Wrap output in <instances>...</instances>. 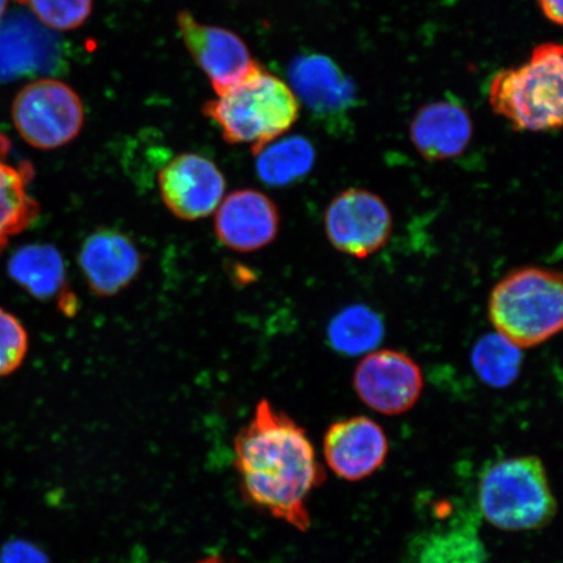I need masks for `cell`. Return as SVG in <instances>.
<instances>
[{
	"instance_id": "6da1fadb",
	"label": "cell",
	"mask_w": 563,
	"mask_h": 563,
	"mask_svg": "<svg viewBox=\"0 0 563 563\" xmlns=\"http://www.w3.org/2000/svg\"><path fill=\"white\" fill-rule=\"evenodd\" d=\"M234 453L244 497L282 522L308 531V497L325 473L306 429L269 400H260L235 438Z\"/></svg>"
},
{
	"instance_id": "7a4b0ae2",
	"label": "cell",
	"mask_w": 563,
	"mask_h": 563,
	"mask_svg": "<svg viewBox=\"0 0 563 563\" xmlns=\"http://www.w3.org/2000/svg\"><path fill=\"white\" fill-rule=\"evenodd\" d=\"M229 144L250 145L253 154L297 123L300 103L290 86L260 66L227 93L202 108Z\"/></svg>"
},
{
	"instance_id": "3957f363",
	"label": "cell",
	"mask_w": 563,
	"mask_h": 563,
	"mask_svg": "<svg viewBox=\"0 0 563 563\" xmlns=\"http://www.w3.org/2000/svg\"><path fill=\"white\" fill-rule=\"evenodd\" d=\"M488 316L496 333L519 349L540 346L563 325L561 273L538 266L512 271L493 287Z\"/></svg>"
},
{
	"instance_id": "277c9868",
	"label": "cell",
	"mask_w": 563,
	"mask_h": 563,
	"mask_svg": "<svg viewBox=\"0 0 563 563\" xmlns=\"http://www.w3.org/2000/svg\"><path fill=\"white\" fill-rule=\"evenodd\" d=\"M562 46L548 42L534 47L517 68L499 70L489 86V103L514 130L547 132L563 119Z\"/></svg>"
},
{
	"instance_id": "5b68a950",
	"label": "cell",
	"mask_w": 563,
	"mask_h": 563,
	"mask_svg": "<svg viewBox=\"0 0 563 563\" xmlns=\"http://www.w3.org/2000/svg\"><path fill=\"white\" fill-rule=\"evenodd\" d=\"M478 508L488 523L508 532L540 530L553 522L558 499L543 461L523 455L489 464L478 484Z\"/></svg>"
},
{
	"instance_id": "8992f818",
	"label": "cell",
	"mask_w": 563,
	"mask_h": 563,
	"mask_svg": "<svg viewBox=\"0 0 563 563\" xmlns=\"http://www.w3.org/2000/svg\"><path fill=\"white\" fill-rule=\"evenodd\" d=\"M11 117L21 139L41 151H54L73 143L86 121L79 95L52 77L21 88L13 98Z\"/></svg>"
},
{
	"instance_id": "52a82bcc",
	"label": "cell",
	"mask_w": 563,
	"mask_h": 563,
	"mask_svg": "<svg viewBox=\"0 0 563 563\" xmlns=\"http://www.w3.org/2000/svg\"><path fill=\"white\" fill-rule=\"evenodd\" d=\"M323 223L330 244L358 260L383 250L394 228L391 210L383 197L363 188H349L336 195L327 208Z\"/></svg>"
},
{
	"instance_id": "ba28073f",
	"label": "cell",
	"mask_w": 563,
	"mask_h": 563,
	"mask_svg": "<svg viewBox=\"0 0 563 563\" xmlns=\"http://www.w3.org/2000/svg\"><path fill=\"white\" fill-rule=\"evenodd\" d=\"M354 389L371 410L397 417L412 410L424 389L419 364L402 351H372L357 364Z\"/></svg>"
},
{
	"instance_id": "9c48e42d",
	"label": "cell",
	"mask_w": 563,
	"mask_h": 563,
	"mask_svg": "<svg viewBox=\"0 0 563 563\" xmlns=\"http://www.w3.org/2000/svg\"><path fill=\"white\" fill-rule=\"evenodd\" d=\"M176 23L183 44L207 75L217 96L227 93L262 66L236 33L201 24L187 11L178 13Z\"/></svg>"
},
{
	"instance_id": "30bf717a",
	"label": "cell",
	"mask_w": 563,
	"mask_h": 563,
	"mask_svg": "<svg viewBox=\"0 0 563 563\" xmlns=\"http://www.w3.org/2000/svg\"><path fill=\"white\" fill-rule=\"evenodd\" d=\"M162 201L175 217L197 221L213 214L224 199L227 179L213 161L200 154L176 156L158 175Z\"/></svg>"
},
{
	"instance_id": "8fae6325",
	"label": "cell",
	"mask_w": 563,
	"mask_h": 563,
	"mask_svg": "<svg viewBox=\"0 0 563 563\" xmlns=\"http://www.w3.org/2000/svg\"><path fill=\"white\" fill-rule=\"evenodd\" d=\"M62 63L58 35L30 13L16 10L0 20V82L51 75Z\"/></svg>"
},
{
	"instance_id": "7c38bea8",
	"label": "cell",
	"mask_w": 563,
	"mask_h": 563,
	"mask_svg": "<svg viewBox=\"0 0 563 563\" xmlns=\"http://www.w3.org/2000/svg\"><path fill=\"white\" fill-rule=\"evenodd\" d=\"M288 80L299 103L323 121L349 115L357 103L355 82L327 55L295 56L288 68Z\"/></svg>"
},
{
	"instance_id": "4fadbf2b",
	"label": "cell",
	"mask_w": 563,
	"mask_h": 563,
	"mask_svg": "<svg viewBox=\"0 0 563 563\" xmlns=\"http://www.w3.org/2000/svg\"><path fill=\"white\" fill-rule=\"evenodd\" d=\"M389 440L382 426L365 417L338 420L323 438L328 467L347 482H361L383 467Z\"/></svg>"
},
{
	"instance_id": "5bb4252c",
	"label": "cell",
	"mask_w": 563,
	"mask_h": 563,
	"mask_svg": "<svg viewBox=\"0 0 563 563\" xmlns=\"http://www.w3.org/2000/svg\"><path fill=\"white\" fill-rule=\"evenodd\" d=\"M280 216L276 202L256 189H239L216 210L214 230L228 249L250 253L276 241Z\"/></svg>"
},
{
	"instance_id": "9a60e30c",
	"label": "cell",
	"mask_w": 563,
	"mask_h": 563,
	"mask_svg": "<svg viewBox=\"0 0 563 563\" xmlns=\"http://www.w3.org/2000/svg\"><path fill=\"white\" fill-rule=\"evenodd\" d=\"M79 265L90 290L98 297L109 298L136 279L143 267V255L123 232L102 229L82 243Z\"/></svg>"
},
{
	"instance_id": "2e32d148",
	"label": "cell",
	"mask_w": 563,
	"mask_h": 563,
	"mask_svg": "<svg viewBox=\"0 0 563 563\" xmlns=\"http://www.w3.org/2000/svg\"><path fill=\"white\" fill-rule=\"evenodd\" d=\"M474 135L473 119L464 106L440 101L421 108L412 119L410 139L421 157L440 162L462 156Z\"/></svg>"
},
{
	"instance_id": "e0dca14e",
	"label": "cell",
	"mask_w": 563,
	"mask_h": 563,
	"mask_svg": "<svg viewBox=\"0 0 563 563\" xmlns=\"http://www.w3.org/2000/svg\"><path fill=\"white\" fill-rule=\"evenodd\" d=\"M7 272L13 282L41 301H56L60 311L74 314L79 307L67 284L65 260L52 244H27L12 253Z\"/></svg>"
},
{
	"instance_id": "ac0fdd59",
	"label": "cell",
	"mask_w": 563,
	"mask_h": 563,
	"mask_svg": "<svg viewBox=\"0 0 563 563\" xmlns=\"http://www.w3.org/2000/svg\"><path fill=\"white\" fill-rule=\"evenodd\" d=\"M9 153V140L0 136V253L11 238L30 228L40 216V206L26 189L33 176L32 166L24 162L11 164L7 161Z\"/></svg>"
},
{
	"instance_id": "d6986e66",
	"label": "cell",
	"mask_w": 563,
	"mask_h": 563,
	"mask_svg": "<svg viewBox=\"0 0 563 563\" xmlns=\"http://www.w3.org/2000/svg\"><path fill=\"white\" fill-rule=\"evenodd\" d=\"M256 173L264 185L282 188L295 185L312 172L314 146L306 137H279L253 154Z\"/></svg>"
},
{
	"instance_id": "ffe728a7",
	"label": "cell",
	"mask_w": 563,
	"mask_h": 563,
	"mask_svg": "<svg viewBox=\"0 0 563 563\" xmlns=\"http://www.w3.org/2000/svg\"><path fill=\"white\" fill-rule=\"evenodd\" d=\"M415 553L417 563H487L475 520L464 519L452 527L422 537Z\"/></svg>"
},
{
	"instance_id": "44dd1931",
	"label": "cell",
	"mask_w": 563,
	"mask_h": 563,
	"mask_svg": "<svg viewBox=\"0 0 563 563\" xmlns=\"http://www.w3.org/2000/svg\"><path fill=\"white\" fill-rule=\"evenodd\" d=\"M385 327L382 317L363 305L344 308L328 328L330 346L338 354L357 356L369 354L383 342Z\"/></svg>"
},
{
	"instance_id": "7402d4cb",
	"label": "cell",
	"mask_w": 563,
	"mask_h": 563,
	"mask_svg": "<svg viewBox=\"0 0 563 563\" xmlns=\"http://www.w3.org/2000/svg\"><path fill=\"white\" fill-rule=\"evenodd\" d=\"M471 357L478 378L496 389L514 384L522 369V349L498 333L482 336Z\"/></svg>"
},
{
	"instance_id": "603a6c76",
	"label": "cell",
	"mask_w": 563,
	"mask_h": 563,
	"mask_svg": "<svg viewBox=\"0 0 563 563\" xmlns=\"http://www.w3.org/2000/svg\"><path fill=\"white\" fill-rule=\"evenodd\" d=\"M95 0H19L31 15L47 30L75 31L87 23L93 12Z\"/></svg>"
},
{
	"instance_id": "cb8c5ba5",
	"label": "cell",
	"mask_w": 563,
	"mask_h": 563,
	"mask_svg": "<svg viewBox=\"0 0 563 563\" xmlns=\"http://www.w3.org/2000/svg\"><path fill=\"white\" fill-rule=\"evenodd\" d=\"M30 338L18 319L5 309L0 308V377L16 372L24 363Z\"/></svg>"
},
{
	"instance_id": "d4e9b609",
	"label": "cell",
	"mask_w": 563,
	"mask_h": 563,
	"mask_svg": "<svg viewBox=\"0 0 563 563\" xmlns=\"http://www.w3.org/2000/svg\"><path fill=\"white\" fill-rule=\"evenodd\" d=\"M0 563H52L47 554L26 540H11L0 549Z\"/></svg>"
},
{
	"instance_id": "484cf974",
	"label": "cell",
	"mask_w": 563,
	"mask_h": 563,
	"mask_svg": "<svg viewBox=\"0 0 563 563\" xmlns=\"http://www.w3.org/2000/svg\"><path fill=\"white\" fill-rule=\"evenodd\" d=\"M545 18L555 25L562 24V0H538Z\"/></svg>"
},
{
	"instance_id": "4316f807",
	"label": "cell",
	"mask_w": 563,
	"mask_h": 563,
	"mask_svg": "<svg viewBox=\"0 0 563 563\" xmlns=\"http://www.w3.org/2000/svg\"><path fill=\"white\" fill-rule=\"evenodd\" d=\"M196 563H232V562L224 559L223 555L211 554V555H207V558H203L200 561H197Z\"/></svg>"
},
{
	"instance_id": "83f0119b",
	"label": "cell",
	"mask_w": 563,
	"mask_h": 563,
	"mask_svg": "<svg viewBox=\"0 0 563 563\" xmlns=\"http://www.w3.org/2000/svg\"><path fill=\"white\" fill-rule=\"evenodd\" d=\"M10 0H0V20L5 16L7 9H9Z\"/></svg>"
}]
</instances>
